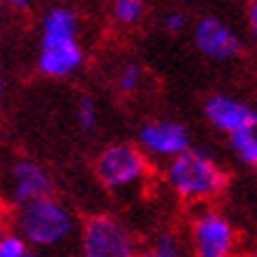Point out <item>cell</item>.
Here are the masks:
<instances>
[{"label": "cell", "instance_id": "obj_1", "mask_svg": "<svg viewBox=\"0 0 257 257\" xmlns=\"http://www.w3.org/2000/svg\"><path fill=\"white\" fill-rule=\"evenodd\" d=\"M15 231H19L33 250L59 252L73 243L80 234V226L76 212L50 194L17 208Z\"/></svg>", "mask_w": 257, "mask_h": 257}, {"label": "cell", "instance_id": "obj_2", "mask_svg": "<svg viewBox=\"0 0 257 257\" xmlns=\"http://www.w3.org/2000/svg\"><path fill=\"white\" fill-rule=\"evenodd\" d=\"M165 184L187 203H208L224 194L229 175L222 165L201 149H187L165 165Z\"/></svg>", "mask_w": 257, "mask_h": 257}, {"label": "cell", "instance_id": "obj_3", "mask_svg": "<svg viewBox=\"0 0 257 257\" xmlns=\"http://www.w3.org/2000/svg\"><path fill=\"white\" fill-rule=\"evenodd\" d=\"M149 156L142 151L140 144L116 142L104 147L94 158V175L104 189L113 194H123L140 187L149 177Z\"/></svg>", "mask_w": 257, "mask_h": 257}, {"label": "cell", "instance_id": "obj_4", "mask_svg": "<svg viewBox=\"0 0 257 257\" xmlns=\"http://www.w3.org/2000/svg\"><path fill=\"white\" fill-rule=\"evenodd\" d=\"M83 257H137L140 245L135 234L113 215H92L80 226Z\"/></svg>", "mask_w": 257, "mask_h": 257}, {"label": "cell", "instance_id": "obj_5", "mask_svg": "<svg viewBox=\"0 0 257 257\" xmlns=\"http://www.w3.org/2000/svg\"><path fill=\"white\" fill-rule=\"evenodd\" d=\"M189 241L194 257H231L238 236L224 212L217 208H201L191 217Z\"/></svg>", "mask_w": 257, "mask_h": 257}, {"label": "cell", "instance_id": "obj_6", "mask_svg": "<svg viewBox=\"0 0 257 257\" xmlns=\"http://www.w3.org/2000/svg\"><path fill=\"white\" fill-rule=\"evenodd\" d=\"M55 189V179L47 172L45 165L31 158H17L12 161L3 177V196L8 205L22 208L26 203L38 201L43 196H50Z\"/></svg>", "mask_w": 257, "mask_h": 257}, {"label": "cell", "instance_id": "obj_7", "mask_svg": "<svg viewBox=\"0 0 257 257\" xmlns=\"http://www.w3.org/2000/svg\"><path fill=\"white\" fill-rule=\"evenodd\" d=\"M137 144L149 158L170 161V158L184 154L191 149V133L179 120H149L137 133Z\"/></svg>", "mask_w": 257, "mask_h": 257}, {"label": "cell", "instance_id": "obj_8", "mask_svg": "<svg viewBox=\"0 0 257 257\" xmlns=\"http://www.w3.org/2000/svg\"><path fill=\"white\" fill-rule=\"evenodd\" d=\"M194 45L210 62H234L243 55V40L219 17H201L194 26Z\"/></svg>", "mask_w": 257, "mask_h": 257}, {"label": "cell", "instance_id": "obj_9", "mask_svg": "<svg viewBox=\"0 0 257 257\" xmlns=\"http://www.w3.org/2000/svg\"><path fill=\"white\" fill-rule=\"evenodd\" d=\"M203 113L208 118V123L215 130L224 133L226 137L243 130H257V106L231 94H210L203 104Z\"/></svg>", "mask_w": 257, "mask_h": 257}, {"label": "cell", "instance_id": "obj_10", "mask_svg": "<svg viewBox=\"0 0 257 257\" xmlns=\"http://www.w3.org/2000/svg\"><path fill=\"white\" fill-rule=\"evenodd\" d=\"M85 64V50L78 38H40L38 71L45 78H69Z\"/></svg>", "mask_w": 257, "mask_h": 257}, {"label": "cell", "instance_id": "obj_11", "mask_svg": "<svg viewBox=\"0 0 257 257\" xmlns=\"http://www.w3.org/2000/svg\"><path fill=\"white\" fill-rule=\"evenodd\" d=\"M80 19L71 8L55 5L40 19V38H78Z\"/></svg>", "mask_w": 257, "mask_h": 257}, {"label": "cell", "instance_id": "obj_12", "mask_svg": "<svg viewBox=\"0 0 257 257\" xmlns=\"http://www.w3.org/2000/svg\"><path fill=\"white\" fill-rule=\"evenodd\" d=\"M229 149L243 165L257 172V130H243V133L229 135Z\"/></svg>", "mask_w": 257, "mask_h": 257}, {"label": "cell", "instance_id": "obj_13", "mask_svg": "<svg viewBox=\"0 0 257 257\" xmlns=\"http://www.w3.org/2000/svg\"><path fill=\"white\" fill-rule=\"evenodd\" d=\"M147 12V0H113L111 3V15L120 26H137L144 19Z\"/></svg>", "mask_w": 257, "mask_h": 257}, {"label": "cell", "instance_id": "obj_14", "mask_svg": "<svg viewBox=\"0 0 257 257\" xmlns=\"http://www.w3.org/2000/svg\"><path fill=\"white\" fill-rule=\"evenodd\" d=\"M137 257H184V250H182V241L177 234L163 231L156 236V241L147 250H140Z\"/></svg>", "mask_w": 257, "mask_h": 257}, {"label": "cell", "instance_id": "obj_15", "mask_svg": "<svg viewBox=\"0 0 257 257\" xmlns=\"http://www.w3.org/2000/svg\"><path fill=\"white\" fill-rule=\"evenodd\" d=\"M142 83H144V69L140 64H125L116 76V87L120 94H137Z\"/></svg>", "mask_w": 257, "mask_h": 257}, {"label": "cell", "instance_id": "obj_16", "mask_svg": "<svg viewBox=\"0 0 257 257\" xmlns=\"http://www.w3.org/2000/svg\"><path fill=\"white\" fill-rule=\"evenodd\" d=\"M31 245L26 243L19 231H5L0 234V257H29Z\"/></svg>", "mask_w": 257, "mask_h": 257}, {"label": "cell", "instance_id": "obj_17", "mask_svg": "<svg viewBox=\"0 0 257 257\" xmlns=\"http://www.w3.org/2000/svg\"><path fill=\"white\" fill-rule=\"evenodd\" d=\"M76 120H78L83 133H92L97 123H99V111H97V101L92 97H80L76 104Z\"/></svg>", "mask_w": 257, "mask_h": 257}, {"label": "cell", "instance_id": "obj_18", "mask_svg": "<svg viewBox=\"0 0 257 257\" xmlns=\"http://www.w3.org/2000/svg\"><path fill=\"white\" fill-rule=\"evenodd\" d=\"M189 26V19L184 12H179V10H172V12H168L163 19V29L168 33H172V36H177V33H182L184 29Z\"/></svg>", "mask_w": 257, "mask_h": 257}, {"label": "cell", "instance_id": "obj_19", "mask_svg": "<svg viewBox=\"0 0 257 257\" xmlns=\"http://www.w3.org/2000/svg\"><path fill=\"white\" fill-rule=\"evenodd\" d=\"M248 29L250 36H252V43L257 47V0H250L248 5Z\"/></svg>", "mask_w": 257, "mask_h": 257}, {"label": "cell", "instance_id": "obj_20", "mask_svg": "<svg viewBox=\"0 0 257 257\" xmlns=\"http://www.w3.org/2000/svg\"><path fill=\"white\" fill-rule=\"evenodd\" d=\"M10 10H15V12H26V10L33 8V3L36 0H3Z\"/></svg>", "mask_w": 257, "mask_h": 257}, {"label": "cell", "instance_id": "obj_21", "mask_svg": "<svg viewBox=\"0 0 257 257\" xmlns=\"http://www.w3.org/2000/svg\"><path fill=\"white\" fill-rule=\"evenodd\" d=\"M5 97V76H3V71H0V101Z\"/></svg>", "mask_w": 257, "mask_h": 257}, {"label": "cell", "instance_id": "obj_22", "mask_svg": "<svg viewBox=\"0 0 257 257\" xmlns=\"http://www.w3.org/2000/svg\"><path fill=\"white\" fill-rule=\"evenodd\" d=\"M3 10H5V3L0 0V19H3Z\"/></svg>", "mask_w": 257, "mask_h": 257}, {"label": "cell", "instance_id": "obj_23", "mask_svg": "<svg viewBox=\"0 0 257 257\" xmlns=\"http://www.w3.org/2000/svg\"><path fill=\"white\" fill-rule=\"evenodd\" d=\"M250 257H257V245H255V248H252V255H250Z\"/></svg>", "mask_w": 257, "mask_h": 257}, {"label": "cell", "instance_id": "obj_24", "mask_svg": "<svg viewBox=\"0 0 257 257\" xmlns=\"http://www.w3.org/2000/svg\"><path fill=\"white\" fill-rule=\"evenodd\" d=\"M231 257H234V255H231Z\"/></svg>", "mask_w": 257, "mask_h": 257}]
</instances>
